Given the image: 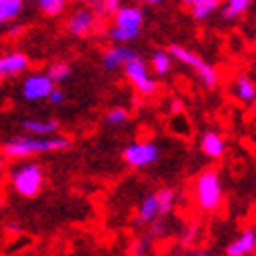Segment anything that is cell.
<instances>
[{
	"label": "cell",
	"instance_id": "cell-1",
	"mask_svg": "<svg viewBox=\"0 0 256 256\" xmlns=\"http://www.w3.org/2000/svg\"><path fill=\"white\" fill-rule=\"evenodd\" d=\"M71 146V142L62 136H17L2 146L4 156L8 158H28L48 152H62Z\"/></svg>",
	"mask_w": 256,
	"mask_h": 256
},
{
	"label": "cell",
	"instance_id": "cell-8",
	"mask_svg": "<svg viewBox=\"0 0 256 256\" xmlns=\"http://www.w3.org/2000/svg\"><path fill=\"white\" fill-rule=\"evenodd\" d=\"M54 82L50 80L48 73H34L23 82L21 94L25 100H46L48 94L52 92Z\"/></svg>",
	"mask_w": 256,
	"mask_h": 256
},
{
	"label": "cell",
	"instance_id": "cell-20",
	"mask_svg": "<svg viewBox=\"0 0 256 256\" xmlns=\"http://www.w3.org/2000/svg\"><path fill=\"white\" fill-rule=\"evenodd\" d=\"M156 200H158V214L160 216L169 214L173 204H175V192L169 190V188H162V190L156 192Z\"/></svg>",
	"mask_w": 256,
	"mask_h": 256
},
{
	"label": "cell",
	"instance_id": "cell-28",
	"mask_svg": "<svg viewBox=\"0 0 256 256\" xmlns=\"http://www.w3.org/2000/svg\"><path fill=\"white\" fill-rule=\"evenodd\" d=\"M146 2H150V4H158V2H162V0H146Z\"/></svg>",
	"mask_w": 256,
	"mask_h": 256
},
{
	"label": "cell",
	"instance_id": "cell-17",
	"mask_svg": "<svg viewBox=\"0 0 256 256\" xmlns=\"http://www.w3.org/2000/svg\"><path fill=\"white\" fill-rule=\"evenodd\" d=\"M219 2H221V0H194V2L190 4L192 15H194V19H198V21L208 19L212 12L216 10Z\"/></svg>",
	"mask_w": 256,
	"mask_h": 256
},
{
	"label": "cell",
	"instance_id": "cell-11",
	"mask_svg": "<svg viewBox=\"0 0 256 256\" xmlns=\"http://www.w3.org/2000/svg\"><path fill=\"white\" fill-rule=\"evenodd\" d=\"M136 56V50L132 48H127L123 44H117V46H112L108 48L104 54H102V65H104L108 71H114V69H119L123 67L127 60L134 58Z\"/></svg>",
	"mask_w": 256,
	"mask_h": 256
},
{
	"label": "cell",
	"instance_id": "cell-2",
	"mask_svg": "<svg viewBox=\"0 0 256 256\" xmlns=\"http://www.w3.org/2000/svg\"><path fill=\"white\" fill-rule=\"evenodd\" d=\"M142 23H144V12L138 6H119L114 10V25L108 32V36L114 42L125 44L132 42L142 32Z\"/></svg>",
	"mask_w": 256,
	"mask_h": 256
},
{
	"label": "cell",
	"instance_id": "cell-21",
	"mask_svg": "<svg viewBox=\"0 0 256 256\" xmlns=\"http://www.w3.org/2000/svg\"><path fill=\"white\" fill-rule=\"evenodd\" d=\"M252 0H225V8H223V17L225 19H234L238 15H242Z\"/></svg>",
	"mask_w": 256,
	"mask_h": 256
},
{
	"label": "cell",
	"instance_id": "cell-27",
	"mask_svg": "<svg viewBox=\"0 0 256 256\" xmlns=\"http://www.w3.org/2000/svg\"><path fill=\"white\" fill-rule=\"evenodd\" d=\"M123 0H102V10L104 12H114L121 6Z\"/></svg>",
	"mask_w": 256,
	"mask_h": 256
},
{
	"label": "cell",
	"instance_id": "cell-7",
	"mask_svg": "<svg viewBox=\"0 0 256 256\" xmlns=\"http://www.w3.org/2000/svg\"><path fill=\"white\" fill-rule=\"evenodd\" d=\"M158 156H160V150L152 142H134L123 152V160L134 169H144L148 164L156 162Z\"/></svg>",
	"mask_w": 256,
	"mask_h": 256
},
{
	"label": "cell",
	"instance_id": "cell-10",
	"mask_svg": "<svg viewBox=\"0 0 256 256\" xmlns=\"http://www.w3.org/2000/svg\"><path fill=\"white\" fill-rule=\"evenodd\" d=\"M30 67V58L23 52H10L0 56V80L4 78H17Z\"/></svg>",
	"mask_w": 256,
	"mask_h": 256
},
{
	"label": "cell",
	"instance_id": "cell-5",
	"mask_svg": "<svg viewBox=\"0 0 256 256\" xmlns=\"http://www.w3.org/2000/svg\"><path fill=\"white\" fill-rule=\"evenodd\" d=\"M169 52L173 58H177L179 62H184V65H188L190 69H194V73L200 78V82L206 86V88H214L216 84H219V75H216L214 67L210 65V62H206L204 58H200L198 54H194L192 50L179 46V44H173L169 48Z\"/></svg>",
	"mask_w": 256,
	"mask_h": 256
},
{
	"label": "cell",
	"instance_id": "cell-15",
	"mask_svg": "<svg viewBox=\"0 0 256 256\" xmlns=\"http://www.w3.org/2000/svg\"><path fill=\"white\" fill-rule=\"evenodd\" d=\"M23 130L32 136H52L58 132V123L54 119H46V121L30 119V121L23 123Z\"/></svg>",
	"mask_w": 256,
	"mask_h": 256
},
{
	"label": "cell",
	"instance_id": "cell-14",
	"mask_svg": "<svg viewBox=\"0 0 256 256\" xmlns=\"http://www.w3.org/2000/svg\"><path fill=\"white\" fill-rule=\"evenodd\" d=\"M158 200H156V194H150L142 200L138 208V223H152L154 219H158Z\"/></svg>",
	"mask_w": 256,
	"mask_h": 256
},
{
	"label": "cell",
	"instance_id": "cell-29",
	"mask_svg": "<svg viewBox=\"0 0 256 256\" xmlns=\"http://www.w3.org/2000/svg\"><path fill=\"white\" fill-rule=\"evenodd\" d=\"M192 2H194V0H184V4H188V6H190Z\"/></svg>",
	"mask_w": 256,
	"mask_h": 256
},
{
	"label": "cell",
	"instance_id": "cell-19",
	"mask_svg": "<svg viewBox=\"0 0 256 256\" xmlns=\"http://www.w3.org/2000/svg\"><path fill=\"white\" fill-rule=\"evenodd\" d=\"M150 65L156 75H167L171 69V54L164 52V50H154L152 58H150Z\"/></svg>",
	"mask_w": 256,
	"mask_h": 256
},
{
	"label": "cell",
	"instance_id": "cell-16",
	"mask_svg": "<svg viewBox=\"0 0 256 256\" xmlns=\"http://www.w3.org/2000/svg\"><path fill=\"white\" fill-rule=\"evenodd\" d=\"M234 94L242 102H254L256 100V86L252 80L240 75V78H236V82H234Z\"/></svg>",
	"mask_w": 256,
	"mask_h": 256
},
{
	"label": "cell",
	"instance_id": "cell-13",
	"mask_svg": "<svg viewBox=\"0 0 256 256\" xmlns=\"http://www.w3.org/2000/svg\"><path fill=\"white\" fill-rule=\"evenodd\" d=\"M200 148L206 156L210 158H221L225 154V140L214 134V132H206L202 136V142H200Z\"/></svg>",
	"mask_w": 256,
	"mask_h": 256
},
{
	"label": "cell",
	"instance_id": "cell-31",
	"mask_svg": "<svg viewBox=\"0 0 256 256\" xmlns=\"http://www.w3.org/2000/svg\"><path fill=\"white\" fill-rule=\"evenodd\" d=\"M0 86H2V80H0Z\"/></svg>",
	"mask_w": 256,
	"mask_h": 256
},
{
	"label": "cell",
	"instance_id": "cell-12",
	"mask_svg": "<svg viewBox=\"0 0 256 256\" xmlns=\"http://www.w3.org/2000/svg\"><path fill=\"white\" fill-rule=\"evenodd\" d=\"M254 250H256V232L254 229H246L238 240H234L232 244L227 246L229 256H248Z\"/></svg>",
	"mask_w": 256,
	"mask_h": 256
},
{
	"label": "cell",
	"instance_id": "cell-22",
	"mask_svg": "<svg viewBox=\"0 0 256 256\" xmlns=\"http://www.w3.org/2000/svg\"><path fill=\"white\" fill-rule=\"evenodd\" d=\"M48 75L54 84H60L71 75V67L67 65V62H52V65L48 67Z\"/></svg>",
	"mask_w": 256,
	"mask_h": 256
},
{
	"label": "cell",
	"instance_id": "cell-18",
	"mask_svg": "<svg viewBox=\"0 0 256 256\" xmlns=\"http://www.w3.org/2000/svg\"><path fill=\"white\" fill-rule=\"evenodd\" d=\"M23 10V0H0V25L15 19Z\"/></svg>",
	"mask_w": 256,
	"mask_h": 256
},
{
	"label": "cell",
	"instance_id": "cell-9",
	"mask_svg": "<svg viewBox=\"0 0 256 256\" xmlns=\"http://www.w3.org/2000/svg\"><path fill=\"white\" fill-rule=\"evenodd\" d=\"M94 25H96V17L94 12L90 8H78L71 12V17L67 21V30L78 36V38H84V36H90L94 32Z\"/></svg>",
	"mask_w": 256,
	"mask_h": 256
},
{
	"label": "cell",
	"instance_id": "cell-26",
	"mask_svg": "<svg viewBox=\"0 0 256 256\" xmlns=\"http://www.w3.org/2000/svg\"><path fill=\"white\" fill-rule=\"evenodd\" d=\"M148 250H150V242H146V240H138L132 246V254H146Z\"/></svg>",
	"mask_w": 256,
	"mask_h": 256
},
{
	"label": "cell",
	"instance_id": "cell-25",
	"mask_svg": "<svg viewBox=\"0 0 256 256\" xmlns=\"http://www.w3.org/2000/svg\"><path fill=\"white\" fill-rule=\"evenodd\" d=\"M46 100H50V104H62V102H65V92L58 88H52V92L48 94Z\"/></svg>",
	"mask_w": 256,
	"mask_h": 256
},
{
	"label": "cell",
	"instance_id": "cell-6",
	"mask_svg": "<svg viewBox=\"0 0 256 256\" xmlns=\"http://www.w3.org/2000/svg\"><path fill=\"white\" fill-rule=\"evenodd\" d=\"M125 69V78L130 80V84L136 88V92L138 94H142V96H152L156 92V82L150 78V73H148V67H146V62L140 58L138 54L134 58H130L123 65Z\"/></svg>",
	"mask_w": 256,
	"mask_h": 256
},
{
	"label": "cell",
	"instance_id": "cell-4",
	"mask_svg": "<svg viewBox=\"0 0 256 256\" xmlns=\"http://www.w3.org/2000/svg\"><path fill=\"white\" fill-rule=\"evenodd\" d=\"M10 177H12V188H15V192L23 198H34L42 192L44 173H42V167H38L34 162L17 167Z\"/></svg>",
	"mask_w": 256,
	"mask_h": 256
},
{
	"label": "cell",
	"instance_id": "cell-32",
	"mask_svg": "<svg viewBox=\"0 0 256 256\" xmlns=\"http://www.w3.org/2000/svg\"><path fill=\"white\" fill-rule=\"evenodd\" d=\"M254 232H256V227H254Z\"/></svg>",
	"mask_w": 256,
	"mask_h": 256
},
{
	"label": "cell",
	"instance_id": "cell-23",
	"mask_svg": "<svg viewBox=\"0 0 256 256\" xmlns=\"http://www.w3.org/2000/svg\"><path fill=\"white\" fill-rule=\"evenodd\" d=\"M65 4H67V0H38V6H40L50 17L58 15V12L65 8Z\"/></svg>",
	"mask_w": 256,
	"mask_h": 256
},
{
	"label": "cell",
	"instance_id": "cell-3",
	"mask_svg": "<svg viewBox=\"0 0 256 256\" xmlns=\"http://www.w3.org/2000/svg\"><path fill=\"white\" fill-rule=\"evenodd\" d=\"M223 200V186L216 171H204L196 179V202L200 210L210 212L221 206Z\"/></svg>",
	"mask_w": 256,
	"mask_h": 256
},
{
	"label": "cell",
	"instance_id": "cell-30",
	"mask_svg": "<svg viewBox=\"0 0 256 256\" xmlns=\"http://www.w3.org/2000/svg\"><path fill=\"white\" fill-rule=\"evenodd\" d=\"M2 162H4V158H2V154H0V169H2Z\"/></svg>",
	"mask_w": 256,
	"mask_h": 256
},
{
	"label": "cell",
	"instance_id": "cell-24",
	"mask_svg": "<svg viewBox=\"0 0 256 256\" xmlns=\"http://www.w3.org/2000/svg\"><path fill=\"white\" fill-rule=\"evenodd\" d=\"M127 117H130V114H127V110L125 108H110L108 110V114H106V123L108 125H123L125 121H127Z\"/></svg>",
	"mask_w": 256,
	"mask_h": 256
}]
</instances>
